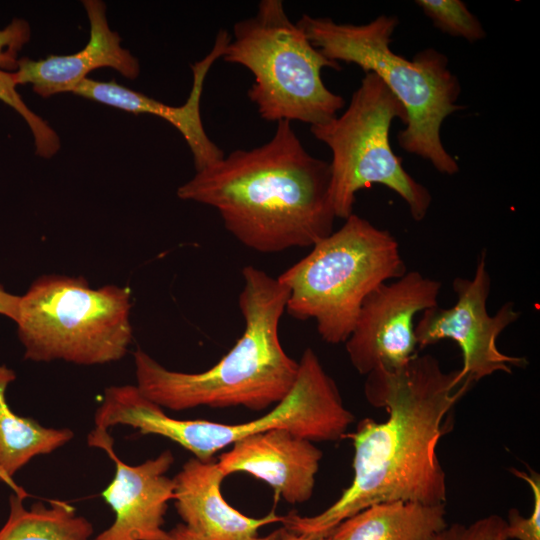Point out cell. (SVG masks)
I'll return each mask as SVG.
<instances>
[{"label": "cell", "mask_w": 540, "mask_h": 540, "mask_svg": "<svg viewBox=\"0 0 540 540\" xmlns=\"http://www.w3.org/2000/svg\"><path fill=\"white\" fill-rule=\"evenodd\" d=\"M281 529L275 530L267 536H257L251 540H276L281 532ZM168 536V540H204L201 536L192 531L183 523L177 524L175 527L169 530Z\"/></svg>", "instance_id": "obj_25"}, {"label": "cell", "mask_w": 540, "mask_h": 540, "mask_svg": "<svg viewBox=\"0 0 540 540\" xmlns=\"http://www.w3.org/2000/svg\"><path fill=\"white\" fill-rule=\"evenodd\" d=\"M225 474L217 462L190 458L173 478L174 501L183 524L204 540H251L261 527L281 522L271 511L260 518L242 514L224 499Z\"/></svg>", "instance_id": "obj_16"}, {"label": "cell", "mask_w": 540, "mask_h": 540, "mask_svg": "<svg viewBox=\"0 0 540 540\" xmlns=\"http://www.w3.org/2000/svg\"><path fill=\"white\" fill-rule=\"evenodd\" d=\"M222 453L217 464L225 476L248 473L270 485L276 498L289 504L313 494L322 451L286 429H273L241 439Z\"/></svg>", "instance_id": "obj_13"}, {"label": "cell", "mask_w": 540, "mask_h": 540, "mask_svg": "<svg viewBox=\"0 0 540 540\" xmlns=\"http://www.w3.org/2000/svg\"><path fill=\"white\" fill-rule=\"evenodd\" d=\"M17 81L14 72L0 70V100L19 113L28 124L35 144V153L42 158L54 156L61 143L57 133L40 116L25 104L17 92Z\"/></svg>", "instance_id": "obj_21"}, {"label": "cell", "mask_w": 540, "mask_h": 540, "mask_svg": "<svg viewBox=\"0 0 540 540\" xmlns=\"http://www.w3.org/2000/svg\"><path fill=\"white\" fill-rule=\"evenodd\" d=\"M16 375L0 365V480L14 490V474L33 457L50 454L74 436L68 428L42 426L29 417L15 414L7 403L6 390Z\"/></svg>", "instance_id": "obj_18"}, {"label": "cell", "mask_w": 540, "mask_h": 540, "mask_svg": "<svg viewBox=\"0 0 540 540\" xmlns=\"http://www.w3.org/2000/svg\"><path fill=\"white\" fill-rule=\"evenodd\" d=\"M30 37L31 28L25 19L15 18L5 28L0 29V70H17L18 54Z\"/></svg>", "instance_id": "obj_24"}, {"label": "cell", "mask_w": 540, "mask_h": 540, "mask_svg": "<svg viewBox=\"0 0 540 540\" xmlns=\"http://www.w3.org/2000/svg\"><path fill=\"white\" fill-rule=\"evenodd\" d=\"M473 382L460 370L446 372L432 355H415L395 371L366 375L364 393L387 420H361L353 440L351 484L327 509L313 516L291 512L283 528L312 538L329 537L345 519L377 503L411 501L445 504V472L437 457L440 438L449 431V415Z\"/></svg>", "instance_id": "obj_1"}, {"label": "cell", "mask_w": 540, "mask_h": 540, "mask_svg": "<svg viewBox=\"0 0 540 540\" xmlns=\"http://www.w3.org/2000/svg\"><path fill=\"white\" fill-rule=\"evenodd\" d=\"M10 496V513L0 529V540H91L93 525L69 503L51 500L50 506L23 505L27 493L17 487Z\"/></svg>", "instance_id": "obj_19"}, {"label": "cell", "mask_w": 540, "mask_h": 540, "mask_svg": "<svg viewBox=\"0 0 540 540\" xmlns=\"http://www.w3.org/2000/svg\"><path fill=\"white\" fill-rule=\"evenodd\" d=\"M415 3L433 25L446 34L469 42L486 36L479 19L460 0H417Z\"/></svg>", "instance_id": "obj_20"}, {"label": "cell", "mask_w": 540, "mask_h": 540, "mask_svg": "<svg viewBox=\"0 0 540 540\" xmlns=\"http://www.w3.org/2000/svg\"><path fill=\"white\" fill-rule=\"evenodd\" d=\"M452 287L457 297L453 306H435L422 312L414 327L417 347L424 348L443 339L453 340L462 352L460 373L473 383L496 372L511 374L512 367H525L526 358L504 354L497 347L499 335L517 321L521 313L515 310L512 301L504 303L496 314L488 313L491 277L485 251L478 256L474 277H456Z\"/></svg>", "instance_id": "obj_10"}, {"label": "cell", "mask_w": 540, "mask_h": 540, "mask_svg": "<svg viewBox=\"0 0 540 540\" xmlns=\"http://www.w3.org/2000/svg\"><path fill=\"white\" fill-rule=\"evenodd\" d=\"M296 24L329 60L356 64L384 82L407 113L405 128L397 134L404 151L427 160L439 173L459 172L440 136L443 121L464 108L457 104L461 86L445 54L433 48L412 59L396 54L390 48L396 16L382 14L354 25L304 14Z\"/></svg>", "instance_id": "obj_4"}, {"label": "cell", "mask_w": 540, "mask_h": 540, "mask_svg": "<svg viewBox=\"0 0 540 540\" xmlns=\"http://www.w3.org/2000/svg\"><path fill=\"white\" fill-rule=\"evenodd\" d=\"M445 504L411 501L373 504L342 521L331 540H434L448 525Z\"/></svg>", "instance_id": "obj_17"}, {"label": "cell", "mask_w": 540, "mask_h": 540, "mask_svg": "<svg viewBox=\"0 0 540 540\" xmlns=\"http://www.w3.org/2000/svg\"><path fill=\"white\" fill-rule=\"evenodd\" d=\"M277 279L289 289L286 312L315 320L329 344L345 343L366 297L407 268L395 237L351 214L344 224Z\"/></svg>", "instance_id": "obj_5"}, {"label": "cell", "mask_w": 540, "mask_h": 540, "mask_svg": "<svg viewBox=\"0 0 540 540\" xmlns=\"http://www.w3.org/2000/svg\"><path fill=\"white\" fill-rule=\"evenodd\" d=\"M128 287L91 288L83 277L45 275L20 296L15 322L25 359L98 365L120 360L132 340Z\"/></svg>", "instance_id": "obj_7"}, {"label": "cell", "mask_w": 540, "mask_h": 540, "mask_svg": "<svg viewBox=\"0 0 540 540\" xmlns=\"http://www.w3.org/2000/svg\"><path fill=\"white\" fill-rule=\"evenodd\" d=\"M506 526L505 519L491 514L468 525H447L434 540H508Z\"/></svg>", "instance_id": "obj_23"}, {"label": "cell", "mask_w": 540, "mask_h": 540, "mask_svg": "<svg viewBox=\"0 0 540 540\" xmlns=\"http://www.w3.org/2000/svg\"><path fill=\"white\" fill-rule=\"evenodd\" d=\"M440 289L439 281L418 271H407L374 289L364 300L345 342L353 367L361 375L404 367L417 354L414 318L438 306Z\"/></svg>", "instance_id": "obj_11"}, {"label": "cell", "mask_w": 540, "mask_h": 540, "mask_svg": "<svg viewBox=\"0 0 540 540\" xmlns=\"http://www.w3.org/2000/svg\"><path fill=\"white\" fill-rule=\"evenodd\" d=\"M88 445L103 449L115 464L113 480L102 492L115 518L91 540H168L163 529L168 502L174 500V480L166 476L174 462L166 450L154 459L128 465L116 455L108 429L95 427Z\"/></svg>", "instance_id": "obj_12"}, {"label": "cell", "mask_w": 540, "mask_h": 540, "mask_svg": "<svg viewBox=\"0 0 540 540\" xmlns=\"http://www.w3.org/2000/svg\"><path fill=\"white\" fill-rule=\"evenodd\" d=\"M222 58L252 73L247 95L264 120L313 126L334 118L345 105L321 77L323 68L340 70V64L313 46L281 0H262L253 17L236 22Z\"/></svg>", "instance_id": "obj_6"}, {"label": "cell", "mask_w": 540, "mask_h": 540, "mask_svg": "<svg viewBox=\"0 0 540 540\" xmlns=\"http://www.w3.org/2000/svg\"><path fill=\"white\" fill-rule=\"evenodd\" d=\"M394 119L406 124L405 108L376 74L368 72L341 115L310 126L332 153L330 194L336 218L353 214L356 193L373 184L397 193L416 222L426 217L432 195L393 152L389 131Z\"/></svg>", "instance_id": "obj_8"}, {"label": "cell", "mask_w": 540, "mask_h": 540, "mask_svg": "<svg viewBox=\"0 0 540 540\" xmlns=\"http://www.w3.org/2000/svg\"><path fill=\"white\" fill-rule=\"evenodd\" d=\"M296 381L267 414L238 424L165 417L159 435L172 440L201 461L249 436L286 429L311 442L337 441L347 435L354 415L345 407L335 381L312 348L303 352Z\"/></svg>", "instance_id": "obj_9"}, {"label": "cell", "mask_w": 540, "mask_h": 540, "mask_svg": "<svg viewBox=\"0 0 540 540\" xmlns=\"http://www.w3.org/2000/svg\"><path fill=\"white\" fill-rule=\"evenodd\" d=\"M330 183V163L279 121L268 142L196 171L177 196L213 207L241 244L269 254L312 247L333 232Z\"/></svg>", "instance_id": "obj_2"}, {"label": "cell", "mask_w": 540, "mask_h": 540, "mask_svg": "<svg viewBox=\"0 0 540 540\" xmlns=\"http://www.w3.org/2000/svg\"><path fill=\"white\" fill-rule=\"evenodd\" d=\"M230 38L228 32L221 29L209 53L191 66L192 88L181 106L167 105L115 81L90 78L84 79L72 93L120 110L135 114L148 113L166 120L182 134L193 155L196 171L201 170L224 157L223 151L204 129L200 103L206 76L217 59L222 58Z\"/></svg>", "instance_id": "obj_14"}, {"label": "cell", "mask_w": 540, "mask_h": 540, "mask_svg": "<svg viewBox=\"0 0 540 540\" xmlns=\"http://www.w3.org/2000/svg\"><path fill=\"white\" fill-rule=\"evenodd\" d=\"M242 278L238 304L244 331L214 366L198 373L172 371L140 348L134 352L136 386L146 398L173 411L202 406L261 411L289 393L299 369L279 338L289 289L254 266H245Z\"/></svg>", "instance_id": "obj_3"}, {"label": "cell", "mask_w": 540, "mask_h": 540, "mask_svg": "<svg viewBox=\"0 0 540 540\" xmlns=\"http://www.w3.org/2000/svg\"><path fill=\"white\" fill-rule=\"evenodd\" d=\"M82 3L90 24L86 46L70 55H49L39 60L19 59L14 71L18 85L31 84L36 94L48 98L72 93L91 71L98 68H112L128 79L138 77L139 61L129 50L121 47L119 34L110 29L104 2L84 0Z\"/></svg>", "instance_id": "obj_15"}, {"label": "cell", "mask_w": 540, "mask_h": 540, "mask_svg": "<svg viewBox=\"0 0 540 540\" xmlns=\"http://www.w3.org/2000/svg\"><path fill=\"white\" fill-rule=\"evenodd\" d=\"M276 540H331V538L330 537L312 538V537L297 534V533L288 531L285 528H282Z\"/></svg>", "instance_id": "obj_27"}, {"label": "cell", "mask_w": 540, "mask_h": 540, "mask_svg": "<svg viewBox=\"0 0 540 540\" xmlns=\"http://www.w3.org/2000/svg\"><path fill=\"white\" fill-rule=\"evenodd\" d=\"M511 472L525 481L533 493V509L530 516L525 517L517 509H510L506 520V532L509 539L540 540V476L536 471H519L515 468Z\"/></svg>", "instance_id": "obj_22"}, {"label": "cell", "mask_w": 540, "mask_h": 540, "mask_svg": "<svg viewBox=\"0 0 540 540\" xmlns=\"http://www.w3.org/2000/svg\"><path fill=\"white\" fill-rule=\"evenodd\" d=\"M20 296L10 294L0 285V315L15 321L18 313Z\"/></svg>", "instance_id": "obj_26"}]
</instances>
